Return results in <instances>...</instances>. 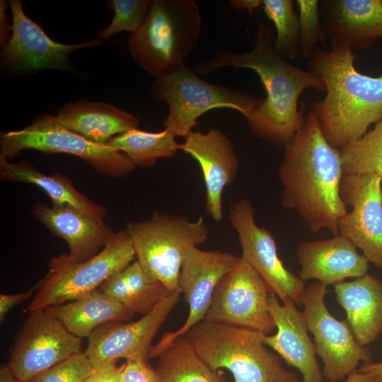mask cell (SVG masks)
<instances>
[{"instance_id": "4dcf8cb0", "label": "cell", "mask_w": 382, "mask_h": 382, "mask_svg": "<svg viewBox=\"0 0 382 382\" xmlns=\"http://www.w3.org/2000/svg\"><path fill=\"white\" fill-rule=\"evenodd\" d=\"M274 25L277 35L274 47L286 60H297L301 56L299 15L291 0H262L261 6Z\"/></svg>"}, {"instance_id": "d590c367", "label": "cell", "mask_w": 382, "mask_h": 382, "mask_svg": "<svg viewBox=\"0 0 382 382\" xmlns=\"http://www.w3.org/2000/svg\"><path fill=\"white\" fill-rule=\"evenodd\" d=\"M36 290L35 285L30 289L14 294H0V322L2 323L8 313L17 305L33 297Z\"/></svg>"}, {"instance_id": "30bf717a", "label": "cell", "mask_w": 382, "mask_h": 382, "mask_svg": "<svg viewBox=\"0 0 382 382\" xmlns=\"http://www.w3.org/2000/svg\"><path fill=\"white\" fill-rule=\"evenodd\" d=\"M327 286L314 281L306 287L303 312L313 335L316 353L323 362L324 377L329 381H342L357 370L361 361H370L371 352L357 342L346 320H339L330 313L325 303Z\"/></svg>"}, {"instance_id": "1f68e13d", "label": "cell", "mask_w": 382, "mask_h": 382, "mask_svg": "<svg viewBox=\"0 0 382 382\" xmlns=\"http://www.w3.org/2000/svg\"><path fill=\"white\" fill-rule=\"evenodd\" d=\"M299 13V46L301 57L307 61L318 42L328 39L320 15L318 0H296Z\"/></svg>"}, {"instance_id": "7a4b0ae2", "label": "cell", "mask_w": 382, "mask_h": 382, "mask_svg": "<svg viewBox=\"0 0 382 382\" xmlns=\"http://www.w3.org/2000/svg\"><path fill=\"white\" fill-rule=\"evenodd\" d=\"M277 175L284 208L296 211L312 233L339 234V222L347 212L340 194L341 151L328 142L312 109L285 146Z\"/></svg>"}, {"instance_id": "5b68a950", "label": "cell", "mask_w": 382, "mask_h": 382, "mask_svg": "<svg viewBox=\"0 0 382 382\" xmlns=\"http://www.w3.org/2000/svg\"><path fill=\"white\" fill-rule=\"evenodd\" d=\"M262 332L236 325L202 320L185 336L212 369H228L234 382H299L284 368L278 354L263 342Z\"/></svg>"}, {"instance_id": "ac0fdd59", "label": "cell", "mask_w": 382, "mask_h": 382, "mask_svg": "<svg viewBox=\"0 0 382 382\" xmlns=\"http://www.w3.org/2000/svg\"><path fill=\"white\" fill-rule=\"evenodd\" d=\"M181 151L199 163L205 184L207 214L215 221H221L223 192L233 181L239 168L231 141L219 128L206 133L192 131L181 143Z\"/></svg>"}, {"instance_id": "b9f144b4", "label": "cell", "mask_w": 382, "mask_h": 382, "mask_svg": "<svg viewBox=\"0 0 382 382\" xmlns=\"http://www.w3.org/2000/svg\"><path fill=\"white\" fill-rule=\"evenodd\" d=\"M0 382H22L12 372L7 364L0 366Z\"/></svg>"}, {"instance_id": "e0dca14e", "label": "cell", "mask_w": 382, "mask_h": 382, "mask_svg": "<svg viewBox=\"0 0 382 382\" xmlns=\"http://www.w3.org/2000/svg\"><path fill=\"white\" fill-rule=\"evenodd\" d=\"M8 4L12 14L11 37L1 49V65L4 68L18 72L65 70L73 52L102 44L99 38L72 45L55 42L26 16L22 1L10 0Z\"/></svg>"}, {"instance_id": "d6986e66", "label": "cell", "mask_w": 382, "mask_h": 382, "mask_svg": "<svg viewBox=\"0 0 382 382\" xmlns=\"http://www.w3.org/2000/svg\"><path fill=\"white\" fill-rule=\"evenodd\" d=\"M268 301L277 332L265 335V345L298 369L302 376L301 382H325L316 359L314 342L308 333L303 312L300 311L290 299H285L281 304L273 293H270Z\"/></svg>"}, {"instance_id": "d4e9b609", "label": "cell", "mask_w": 382, "mask_h": 382, "mask_svg": "<svg viewBox=\"0 0 382 382\" xmlns=\"http://www.w3.org/2000/svg\"><path fill=\"white\" fill-rule=\"evenodd\" d=\"M0 178L38 186L50 197L52 204H69L104 221L105 207L79 192L72 181L59 173L45 175L27 161L11 163L0 156Z\"/></svg>"}, {"instance_id": "9a60e30c", "label": "cell", "mask_w": 382, "mask_h": 382, "mask_svg": "<svg viewBox=\"0 0 382 382\" xmlns=\"http://www.w3.org/2000/svg\"><path fill=\"white\" fill-rule=\"evenodd\" d=\"M340 194L352 211L339 222V234L351 241L369 262L382 270V177L344 175Z\"/></svg>"}, {"instance_id": "6da1fadb", "label": "cell", "mask_w": 382, "mask_h": 382, "mask_svg": "<svg viewBox=\"0 0 382 382\" xmlns=\"http://www.w3.org/2000/svg\"><path fill=\"white\" fill-rule=\"evenodd\" d=\"M274 39L272 29L260 22L251 50L236 53L216 50L213 58L200 60L192 71L197 75L227 66L254 71L264 86L266 97L246 118L247 123L259 139L285 148L305 121V105L302 104L299 108L301 94L308 88L324 92L326 88L321 79L282 57L274 49Z\"/></svg>"}, {"instance_id": "277c9868", "label": "cell", "mask_w": 382, "mask_h": 382, "mask_svg": "<svg viewBox=\"0 0 382 382\" xmlns=\"http://www.w3.org/2000/svg\"><path fill=\"white\" fill-rule=\"evenodd\" d=\"M202 28L195 1L151 0L141 25L129 35L128 50L137 65L156 79L185 64Z\"/></svg>"}, {"instance_id": "484cf974", "label": "cell", "mask_w": 382, "mask_h": 382, "mask_svg": "<svg viewBox=\"0 0 382 382\" xmlns=\"http://www.w3.org/2000/svg\"><path fill=\"white\" fill-rule=\"evenodd\" d=\"M96 291L116 301L132 318L148 313L168 291L135 260L111 275Z\"/></svg>"}, {"instance_id": "ab89813d", "label": "cell", "mask_w": 382, "mask_h": 382, "mask_svg": "<svg viewBox=\"0 0 382 382\" xmlns=\"http://www.w3.org/2000/svg\"><path fill=\"white\" fill-rule=\"evenodd\" d=\"M330 382H338L331 381ZM342 382H382L374 375L361 372L358 370L349 375Z\"/></svg>"}, {"instance_id": "7c38bea8", "label": "cell", "mask_w": 382, "mask_h": 382, "mask_svg": "<svg viewBox=\"0 0 382 382\" xmlns=\"http://www.w3.org/2000/svg\"><path fill=\"white\" fill-rule=\"evenodd\" d=\"M228 219L238 235L241 256L262 279L270 292L282 301L290 299L301 306L305 282L284 267L272 233L256 224L253 203L243 198L233 202Z\"/></svg>"}, {"instance_id": "d6a6232c", "label": "cell", "mask_w": 382, "mask_h": 382, "mask_svg": "<svg viewBox=\"0 0 382 382\" xmlns=\"http://www.w3.org/2000/svg\"><path fill=\"white\" fill-rule=\"evenodd\" d=\"M151 0H112L114 17L110 25L98 32V38L108 39L122 31L135 33L146 15Z\"/></svg>"}, {"instance_id": "8d00e7d4", "label": "cell", "mask_w": 382, "mask_h": 382, "mask_svg": "<svg viewBox=\"0 0 382 382\" xmlns=\"http://www.w3.org/2000/svg\"><path fill=\"white\" fill-rule=\"evenodd\" d=\"M122 369L112 361L95 369L83 382H121Z\"/></svg>"}, {"instance_id": "ba28073f", "label": "cell", "mask_w": 382, "mask_h": 382, "mask_svg": "<svg viewBox=\"0 0 382 382\" xmlns=\"http://www.w3.org/2000/svg\"><path fill=\"white\" fill-rule=\"evenodd\" d=\"M135 260L125 228L116 232L97 255L84 262H74L67 253L53 256L48 262L49 271L35 285V293L25 311L44 309L88 296Z\"/></svg>"}, {"instance_id": "e575fe53", "label": "cell", "mask_w": 382, "mask_h": 382, "mask_svg": "<svg viewBox=\"0 0 382 382\" xmlns=\"http://www.w3.org/2000/svg\"><path fill=\"white\" fill-rule=\"evenodd\" d=\"M121 382H156V371L144 360H129L122 365Z\"/></svg>"}, {"instance_id": "44dd1931", "label": "cell", "mask_w": 382, "mask_h": 382, "mask_svg": "<svg viewBox=\"0 0 382 382\" xmlns=\"http://www.w3.org/2000/svg\"><path fill=\"white\" fill-rule=\"evenodd\" d=\"M301 265L299 277L306 282L316 279L326 286L335 285L349 277L367 274L369 261L355 245L338 234L328 239L304 241L296 249Z\"/></svg>"}, {"instance_id": "f1b7e54d", "label": "cell", "mask_w": 382, "mask_h": 382, "mask_svg": "<svg viewBox=\"0 0 382 382\" xmlns=\"http://www.w3.org/2000/svg\"><path fill=\"white\" fill-rule=\"evenodd\" d=\"M167 129L148 132L138 129L111 138L106 144L126 154L137 167L153 166L158 158L174 157L181 151V143Z\"/></svg>"}, {"instance_id": "4316f807", "label": "cell", "mask_w": 382, "mask_h": 382, "mask_svg": "<svg viewBox=\"0 0 382 382\" xmlns=\"http://www.w3.org/2000/svg\"><path fill=\"white\" fill-rule=\"evenodd\" d=\"M44 309L79 338L88 337L97 328L107 323L131 318L119 303L96 291L85 297Z\"/></svg>"}, {"instance_id": "60d3db41", "label": "cell", "mask_w": 382, "mask_h": 382, "mask_svg": "<svg viewBox=\"0 0 382 382\" xmlns=\"http://www.w3.org/2000/svg\"><path fill=\"white\" fill-rule=\"evenodd\" d=\"M358 371L374 375L382 381V361L364 363Z\"/></svg>"}, {"instance_id": "9c48e42d", "label": "cell", "mask_w": 382, "mask_h": 382, "mask_svg": "<svg viewBox=\"0 0 382 382\" xmlns=\"http://www.w3.org/2000/svg\"><path fill=\"white\" fill-rule=\"evenodd\" d=\"M24 149L71 154L89 163L98 173L115 178H123L137 168L122 151L67 129L47 112L39 115L23 129L1 134L0 156L13 158Z\"/></svg>"}, {"instance_id": "5bb4252c", "label": "cell", "mask_w": 382, "mask_h": 382, "mask_svg": "<svg viewBox=\"0 0 382 382\" xmlns=\"http://www.w3.org/2000/svg\"><path fill=\"white\" fill-rule=\"evenodd\" d=\"M181 294L179 287L167 291L151 311L134 322L116 320L97 328L88 337V346L84 351L94 369L121 358L127 361H146L154 346V337L180 301Z\"/></svg>"}, {"instance_id": "3957f363", "label": "cell", "mask_w": 382, "mask_h": 382, "mask_svg": "<svg viewBox=\"0 0 382 382\" xmlns=\"http://www.w3.org/2000/svg\"><path fill=\"white\" fill-rule=\"evenodd\" d=\"M357 56L345 45L330 50L316 47L306 61L308 71L325 83L324 98L312 104L328 142L341 149L382 119V74L371 76L354 66Z\"/></svg>"}, {"instance_id": "8992f818", "label": "cell", "mask_w": 382, "mask_h": 382, "mask_svg": "<svg viewBox=\"0 0 382 382\" xmlns=\"http://www.w3.org/2000/svg\"><path fill=\"white\" fill-rule=\"evenodd\" d=\"M125 229L136 260L168 291L178 288V279L187 252L204 243L209 230L203 217L190 221L184 215L159 210L144 221L127 222Z\"/></svg>"}, {"instance_id": "f35d334b", "label": "cell", "mask_w": 382, "mask_h": 382, "mask_svg": "<svg viewBox=\"0 0 382 382\" xmlns=\"http://www.w3.org/2000/svg\"><path fill=\"white\" fill-rule=\"evenodd\" d=\"M229 5L235 10L245 9L249 14V19L254 11L262 6V0H231Z\"/></svg>"}, {"instance_id": "7402d4cb", "label": "cell", "mask_w": 382, "mask_h": 382, "mask_svg": "<svg viewBox=\"0 0 382 382\" xmlns=\"http://www.w3.org/2000/svg\"><path fill=\"white\" fill-rule=\"evenodd\" d=\"M320 15L330 45L364 50L382 37V0H325Z\"/></svg>"}, {"instance_id": "2e32d148", "label": "cell", "mask_w": 382, "mask_h": 382, "mask_svg": "<svg viewBox=\"0 0 382 382\" xmlns=\"http://www.w3.org/2000/svg\"><path fill=\"white\" fill-rule=\"evenodd\" d=\"M238 258L228 252L203 250L197 247L188 250L178 279V287L189 306L187 319L179 329L167 332L161 337L153 346L149 357H157L174 340L204 320L218 283Z\"/></svg>"}, {"instance_id": "603a6c76", "label": "cell", "mask_w": 382, "mask_h": 382, "mask_svg": "<svg viewBox=\"0 0 382 382\" xmlns=\"http://www.w3.org/2000/svg\"><path fill=\"white\" fill-rule=\"evenodd\" d=\"M57 120L67 129L100 145L137 129L139 120L112 104L79 100L59 108Z\"/></svg>"}, {"instance_id": "8fae6325", "label": "cell", "mask_w": 382, "mask_h": 382, "mask_svg": "<svg viewBox=\"0 0 382 382\" xmlns=\"http://www.w3.org/2000/svg\"><path fill=\"white\" fill-rule=\"evenodd\" d=\"M270 291L243 258L219 281L204 321L255 330L264 335L276 328L269 310Z\"/></svg>"}, {"instance_id": "83f0119b", "label": "cell", "mask_w": 382, "mask_h": 382, "mask_svg": "<svg viewBox=\"0 0 382 382\" xmlns=\"http://www.w3.org/2000/svg\"><path fill=\"white\" fill-rule=\"evenodd\" d=\"M157 357L156 382H224L217 371L199 357L185 335L174 340Z\"/></svg>"}, {"instance_id": "ffe728a7", "label": "cell", "mask_w": 382, "mask_h": 382, "mask_svg": "<svg viewBox=\"0 0 382 382\" xmlns=\"http://www.w3.org/2000/svg\"><path fill=\"white\" fill-rule=\"evenodd\" d=\"M31 210L37 221L67 243L68 256L76 262L94 257L115 234L104 221L69 204L50 207L38 202Z\"/></svg>"}, {"instance_id": "836d02e7", "label": "cell", "mask_w": 382, "mask_h": 382, "mask_svg": "<svg viewBox=\"0 0 382 382\" xmlns=\"http://www.w3.org/2000/svg\"><path fill=\"white\" fill-rule=\"evenodd\" d=\"M94 370L86 354L82 351L26 382H83Z\"/></svg>"}, {"instance_id": "74e56055", "label": "cell", "mask_w": 382, "mask_h": 382, "mask_svg": "<svg viewBox=\"0 0 382 382\" xmlns=\"http://www.w3.org/2000/svg\"><path fill=\"white\" fill-rule=\"evenodd\" d=\"M9 6L8 1H0V45L3 47L10 40L11 37L12 23L8 20L6 10Z\"/></svg>"}, {"instance_id": "f546056e", "label": "cell", "mask_w": 382, "mask_h": 382, "mask_svg": "<svg viewBox=\"0 0 382 382\" xmlns=\"http://www.w3.org/2000/svg\"><path fill=\"white\" fill-rule=\"evenodd\" d=\"M340 151L344 175L369 173L382 177V119Z\"/></svg>"}, {"instance_id": "cb8c5ba5", "label": "cell", "mask_w": 382, "mask_h": 382, "mask_svg": "<svg viewBox=\"0 0 382 382\" xmlns=\"http://www.w3.org/2000/svg\"><path fill=\"white\" fill-rule=\"evenodd\" d=\"M335 292L357 342H374L382 333V282L366 274L335 284Z\"/></svg>"}, {"instance_id": "4fadbf2b", "label": "cell", "mask_w": 382, "mask_h": 382, "mask_svg": "<svg viewBox=\"0 0 382 382\" xmlns=\"http://www.w3.org/2000/svg\"><path fill=\"white\" fill-rule=\"evenodd\" d=\"M8 366L22 382L80 353L81 338L45 309L29 312L9 347Z\"/></svg>"}, {"instance_id": "52a82bcc", "label": "cell", "mask_w": 382, "mask_h": 382, "mask_svg": "<svg viewBox=\"0 0 382 382\" xmlns=\"http://www.w3.org/2000/svg\"><path fill=\"white\" fill-rule=\"evenodd\" d=\"M150 91L154 99L168 104L169 112L163 122L164 129L184 138L193 131L198 118L212 109L231 108L246 119L263 100L245 91L212 84L186 64L156 78Z\"/></svg>"}]
</instances>
